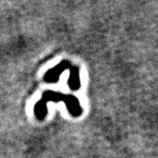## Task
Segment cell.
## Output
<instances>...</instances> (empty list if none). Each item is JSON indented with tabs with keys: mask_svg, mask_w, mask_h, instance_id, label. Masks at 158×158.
Masks as SVG:
<instances>
[{
	"mask_svg": "<svg viewBox=\"0 0 158 158\" xmlns=\"http://www.w3.org/2000/svg\"><path fill=\"white\" fill-rule=\"evenodd\" d=\"M66 94H63L59 91H55V90H46L45 92L42 94L41 99L44 100L46 103L48 102H54V103H58V102H63L65 99Z\"/></svg>",
	"mask_w": 158,
	"mask_h": 158,
	"instance_id": "cell-4",
	"label": "cell"
},
{
	"mask_svg": "<svg viewBox=\"0 0 158 158\" xmlns=\"http://www.w3.org/2000/svg\"><path fill=\"white\" fill-rule=\"evenodd\" d=\"M68 86L70 90H77L81 86L79 69L77 66H71L69 68V77L68 79Z\"/></svg>",
	"mask_w": 158,
	"mask_h": 158,
	"instance_id": "cell-3",
	"label": "cell"
},
{
	"mask_svg": "<svg viewBox=\"0 0 158 158\" xmlns=\"http://www.w3.org/2000/svg\"><path fill=\"white\" fill-rule=\"evenodd\" d=\"M47 104L44 100L40 99L37 102L34 106V115L35 117L38 118L39 120H43L46 118L47 114H48V106Z\"/></svg>",
	"mask_w": 158,
	"mask_h": 158,
	"instance_id": "cell-5",
	"label": "cell"
},
{
	"mask_svg": "<svg viewBox=\"0 0 158 158\" xmlns=\"http://www.w3.org/2000/svg\"><path fill=\"white\" fill-rule=\"evenodd\" d=\"M71 67V64L68 60H63L55 66L54 68L50 69L47 71V73L44 76V81L48 84H55L59 81V78L63 71H65L67 69Z\"/></svg>",
	"mask_w": 158,
	"mask_h": 158,
	"instance_id": "cell-1",
	"label": "cell"
},
{
	"mask_svg": "<svg viewBox=\"0 0 158 158\" xmlns=\"http://www.w3.org/2000/svg\"><path fill=\"white\" fill-rule=\"evenodd\" d=\"M63 102L71 116L78 117L82 114L83 110H82L78 98L77 97L73 96V95H66Z\"/></svg>",
	"mask_w": 158,
	"mask_h": 158,
	"instance_id": "cell-2",
	"label": "cell"
}]
</instances>
